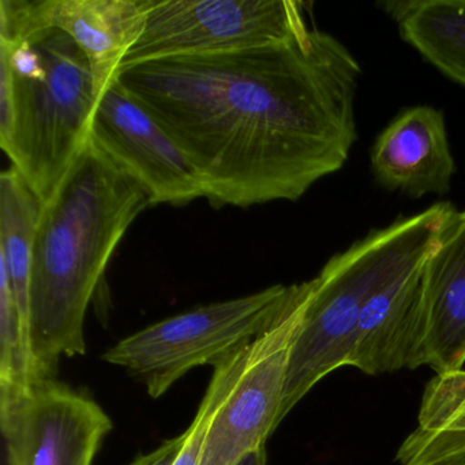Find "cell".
<instances>
[{
	"label": "cell",
	"instance_id": "30bf717a",
	"mask_svg": "<svg viewBox=\"0 0 465 465\" xmlns=\"http://www.w3.org/2000/svg\"><path fill=\"white\" fill-rule=\"evenodd\" d=\"M151 0H0V37L37 29L69 35L91 64L99 97L138 42Z\"/></svg>",
	"mask_w": 465,
	"mask_h": 465
},
{
	"label": "cell",
	"instance_id": "7a4b0ae2",
	"mask_svg": "<svg viewBox=\"0 0 465 465\" xmlns=\"http://www.w3.org/2000/svg\"><path fill=\"white\" fill-rule=\"evenodd\" d=\"M149 205L143 187L89 138L42 206L35 236L29 334L37 381L55 378L62 356L85 355L89 303L124 233Z\"/></svg>",
	"mask_w": 465,
	"mask_h": 465
},
{
	"label": "cell",
	"instance_id": "d6986e66",
	"mask_svg": "<svg viewBox=\"0 0 465 465\" xmlns=\"http://www.w3.org/2000/svg\"><path fill=\"white\" fill-rule=\"evenodd\" d=\"M238 465H268L265 446H261L257 450H254L252 453H250L249 456L244 457Z\"/></svg>",
	"mask_w": 465,
	"mask_h": 465
},
{
	"label": "cell",
	"instance_id": "7c38bea8",
	"mask_svg": "<svg viewBox=\"0 0 465 465\" xmlns=\"http://www.w3.org/2000/svg\"><path fill=\"white\" fill-rule=\"evenodd\" d=\"M370 164L375 181L385 189L410 198L448 194L456 163L445 116L430 105L402 111L378 135Z\"/></svg>",
	"mask_w": 465,
	"mask_h": 465
},
{
	"label": "cell",
	"instance_id": "8992f818",
	"mask_svg": "<svg viewBox=\"0 0 465 465\" xmlns=\"http://www.w3.org/2000/svg\"><path fill=\"white\" fill-rule=\"evenodd\" d=\"M312 29L292 0H151L145 28L124 66L284 45Z\"/></svg>",
	"mask_w": 465,
	"mask_h": 465
},
{
	"label": "cell",
	"instance_id": "8fae6325",
	"mask_svg": "<svg viewBox=\"0 0 465 465\" xmlns=\"http://www.w3.org/2000/svg\"><path fill=\"white\" fill-rule=\"evenodd\" d=\"M423 336L415 366L437 375L465 363V211H454L421 272Z\"/></svg>",
	"mask_w": 465,
	"mask_h": 465
},
{
	"label": "cell",
	"instance_id": "5b68a950",
	"mask_svg": "<svg viewBox=\"0 0 465 465\" xmlns=\"http://www.w3.org/2000/svg\"><path fill=\"white\" fill-rule=\"evenodd\" d=\"M292 291L293 284H277L173 315L121 340L103 359L124 367L159 399L190 370L214 367L252 341Z\"/></svg>",
	"mask_w": 465,
	"mask_h": 465
},
{
	"label": "cell",
	"instance_id": "3957f363",
	"mask_svg": "<svg viewBox=\"0 0 465 465\" xmlns=\"http://www.w3.org/2000/svg\"><path fill=\"white\" fill-rule=\"evenodd\" d=\"M454 211L450 203H438L372 230L333 255L310 280L288 361L279 423L321 380L347 366L370 299L389 280L427 260Z\"/></svg>",
	"mask_w": 465,
	"mask_h": 465
},
{
	"label": "cell",
	"instance_id": "4fadbf2b",
	"mask_svg": "<svg viewBox=\"0 0 465 465\" xmlns=\"http://www.w3.org/2000/svg\"><path fill=\"white\" fill-rule=\"evenodd\" d=\"M424 262L397 274L370 299L347 366L369 375L413 369L423 336Z\"/></svg>",
	"mask_w": 465,
	"mask_h": 465
},
{
	"label": "cell",
	"instance_id": "e0dca14e",
	"mask_svg": "<svg viewBox=\"0 0 465 465\" xmlns=\"http://www.w3.org/2000/svg\"><path fill=\"white\" fill-rule=\"evenodd\" d=\"M249 344L244 345L243 348L214 366L213 377L206 389L197 415H195L192 426L189 427V438H187L186 445L182 449L181 454L173 465H200L206 432L213 420L214 413L219 410L220 404L224 401L228 391H231L239 372H241Z\"/></svg>",
	"mask_w": 465,
	"mask_h": 465
},
{
	"label": "cell",
	"instance_id": "6da1fadb",
	"mask_svg": "<svg viewBox=\"0 0 465 465\" xmlns=\"http://www.w3.org/2000/svg\"><path fill=\"white\" fill-rule=\"evenodd\" d=\"M361 64L312 29L284 45L156 59L115 80L173 138L214 206L298 201L358 138Z\"/></svg>",
	"mask_w": 465,
	"mask_h": 465
},
{
	"label": "cell",
	"instance_id": "9a60e30c",
	"mask_svg": "<svg viewBox=\"0 0 465 465\" xmlns=\"http://www.w3.org/2000/svg\"><path fill=\"white\" fill-rule=\"evenodd\" d=\"M381 7L407 45L465 86V0H394Z\"/></svg>",
	"mask_w": 465,
	"mask_h": 465
},
{
	"label": "cell",
	"instance_id": "52a82bcc",
	"mask_svg": "<svg viewBox=\"0 0 465 465\" xmlns=\"http://www.w3.org/2000/svg\"><path fill=\"white\" fill-rule=\"evenodd\" d=\"M309 282L293 284L284 306L247 347L243 366L206 432L200 465H238L279 426L288 361L303 318Z\"/></svg>",
	"mask_w": 465,
	"mask_h": 465
},
{
	"label": "cell",
	"instance_id": "9c48e42d",
	"mask_svg": "<svg viewBox=\"0 0 465 465\" xmlns=\"http://www.w3.org/2000/svg\"><path fill=\"white\" fill-rule=\"evenodd\" d=\"M89 138L143 187L151 205L181 206L205 198L178 143L116 80L100 96Z\"/></svg>",
	"mask_w": 465,
	"mask_h": 465
},
{
	"label": "cell",
	"instance_id": "2e32d148",
	"mask_svg": "<svg viewBox=\"0 0 465 465\" xmlns=\"http://www.w3.org/2000/svg\"><path fill=\"white\" fill-rule=\"evenodd\" d=\"M42 206L15 167L0 173V269L7 274L29 341L32 250Z\"/></svg>",
	"mask_w": 465,
	"mask_h": 465
},
{
	"label": "cell",
	"instance_id": "ac0fdd59",
	"mask_svg": "<svg viewBox=\"0 0 465 465\" xmlns=\"http://www.w3.org/2000/svg\"><path fill=\"white\" fill-rule=\"evenodd\" d=\"M187 438H189V429L178 437L165 440L151 453L141 454L129 465H173L182 449L186 445Z\"/></svg>",
	"mask_w": 465,
	"mask_h": 465
},
{
	"label": "cell",
	"instance_id": "5bb4252c",
	"mask_svg": "<svg viewBox=\"0 0 465 465\" xmlns=\"http://www.w3.org/2000/svg\"><path fill=\"white\" fill-rule=\"evenodd\" d=\"M400 465H465V370L435 375L418 424L397 450Z\"/></svg>",
	"mask_w": 465,
	"mask_h": 465
},
{
	"label": "cell",
	"instance_id": "ba28073f",
	"mask_svg": "<svg viewBox=\"0 0 465 465\" xmlns=\"http://www.w3.org/2000/svg\"><path fill=\"white\" fill-rule=\"evenodd\" d=\"M9 465H92L110 416L97 402L53 380L0 391Z\"/></svg>",
	"mask_w": 465,
	"mask_h": 465
},
{
	"label": "cell",
	"instance_id": "277c9868",
	"mask_svg": "<svg viewBox=\"0 0 465 465\" xmlns=\"http://www.w3.org/2000/svg\"><path fill=\"white\" fill-rule=\"evenodd\" d=\"M13 75V127L2 151L42 205L55 195L89 143L99 103L91 64L69 35L37 29L0 37Z\"/></svg>",
	"mask_w": 465,
	"mask_h": 465
}]
</instances>
